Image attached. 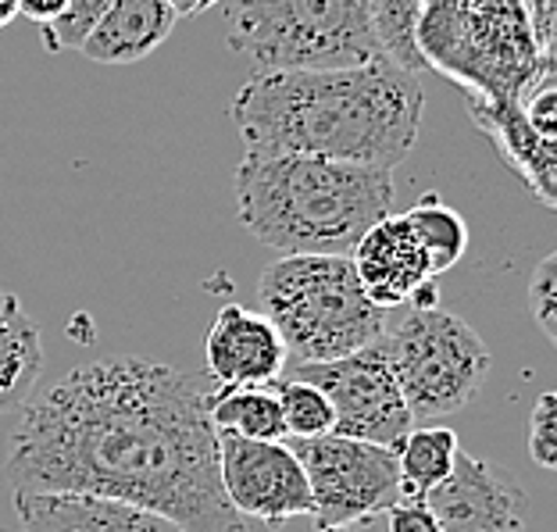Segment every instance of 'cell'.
Here are the masks:
<instances>
[{"label":"cell","mask_w":557,"mask_h":532,"mask_svg":"<svg viewBox=\"0 0 557 532\" xmlns=\"http://www.w3.org/2000/svg\"><path fill=\"white\" fill-rule=\"evenodd\" d=\"M18 18V0H0V29H8Z\"/></svg>","instance_id":"4dcf8cb0"},{"label":"cell","mask_w":557,"mask_h":532,"mask_svg":"<svg viewBox=\"0 0 557 532\" xmlns=\"http://www.w3.org/2000/svg\"><path fill=\"white\" fill-rule=\"evenodd\" d=\"M404 222L411 225L414 239L422 244L433 272L443 275L465 258L468 250V225L450 205H443L436 194H425L418 205L404 214Z\"/></svg>","instance_id":"ffe728a7"},{"label":"cell","mask_w":557,"mask_h":532,"mask_svg":"<svg viewBox=\"0 0 557 532\" xmlns=\"http://www.w3.org/2000/svg\"><path fill=\"white\" fill-rule=\"evenodd\" d=\"M8 479L18 490L97 493L189 532H247L219 475V429L197 375L139 354L75 364L22 404Z\"/></svg>","instance_id":"6da1fadb"},{"label":"cell","mask_w":557,"mask_h":532,"mask_svg":"<svg viewBox=\"0 0 557 532\" xmlns=\"http://www.w3.org/2000/svg\"><path fill=\"white\" fill-rule=\"evenodd\" d=\"M258 304L294 364L344 358L389 325V311L364 297L350 255H283L261 272Z\"/></svg>","instance_id":"5b68a950"},{"label":"cell","mask_w":557,"mask_h":532,"mask_svg":"<svg viewBox=\"0 0 557 532\" xmlns=\"http://www.w3.org/2000/svg\"><path fill=\"white\" fill-rule=\"evenodd\" d=\"M65 8H69V0H18V15L36 22L40 29H44V25H50V22H58Z\"/></svg>","instance_id":"83f0119b"},{"label":"cell","mask_w":557,"mask_h":532,"mask_svg":"<svg viewBox=\"0 0 557 532\" xmlns=\"http://www.w3.org/2000/svg\"><path fill=\"white\" fill-rule=\"evenodd\" d=\"M15 515L22 532H189L144 504L69 490H18Z\"/></svg>","instance_id":"5bb4252c"},{"label":"cell","mask_w":557,"mask_h":532,"mask_svg":"<svg viewBox=\"0 0 557 532\" xmlns=\"http://www.w3.org/2000/svg\"><path fill=\"white\" fill-rule=\"evenodd\" d=\"M386 347L414 422H436L468 408L493 369L483 336L440 304L404 308L400 319L386 325Z\"/></svg>","instance_id":"52a82bcc"},{"label":"cell","mask_w":557,"mask_h":532,"mask_svg":"<svg viewBox=\"0 0 557 532\" xmlns=\"http://www.w3.org/2000/svg\"><path fill=\"white\" fill-rule=\"evenodd\" d=\"M529 15H533L540 40L547 47L557 36V0H529Z\"/></svg>","instance_id":"f1b7e54d"},{"label":"cell","mask_w":557,"mask_h":532,"mask_svg":"<svg viewBox=\"0 0 557 532\" xmlns=\"http://www.w3.org/2000/svg\"><path fill=\"white\" fill-rule=\"evenodd\" d=\"M472 122L490 136L529 194L557 211V136H540L525 122L522 104L511 100H472Z\"/></svg>","instance_id":"9a60e30c"},{"label":"cell","mask_w":557,"mask_h":532,"mask_svg":"<svg viewBox=\"0 0 557 532\" xmlns=\"http://www.w3.org/2000/svg\"><path fill=\"white\" fill-rule=\"evenodd\" d=\"M236 219L283 255H350L379 219L394 214V169L311 154H244Z\"/></svg>","instance_id":"3957f363"},{"label":"cell","mask_w":557,"mask_h":532,"mask_svg":"<svg viewBox=\"0 0 557 532\" xmlns=\"http://www.w3.org/2000/svg\"><path fill=\"white\" fill-rule=\"evenodd\" d=\"M547 54H550V61H554V65H557V36H554V40L547 44Z\"/></svg>","instance_id":"1f68e13d"},{"label":"cell","mask_w":557,"mask_h":532,"mask_svg":"<svg viewBox=\"0 0 557 532\" xmlns=\"http://www.w3.org/2000/svg\"><path fill=\"white\" fill-rule=\"evenodd\" d=\"M529 304H533V319L543 329V336L557 347V250H550L533 269V279H529Z\"/></svg>","instance_id":"cb8c5ba5"},{"label":"cell","mask_w":557,"mask_h":532,"mask_svg":"<svg viewBox=\"0 0 557 532\" xmlns=\"http://www.w3.org/2000/svg\"><path fill=\"white\" fill-rule=\"evenodd\" d=\"M111 4H115V0H69V8L61 11V18L40 29L44 47L50 54H58V50H79L83 40L90 36V29Z\"/></svg>","instance_id":"603a6c76"},{"label":"cell","mask_w":557,"mask_h":532,"mask_svg":"<svg viewBox=\"0 0 557 532\" xmlns=\"http://www.w3.org/2000/svg\"><path fill=\"white\" fill-rule=\"evenodd\" d=\"M230 50L269 69H350L383 58L369 0H222Z\"/></svg>","instance_id":"8992f818"},{"label":"cell","mask_w":557,"mask_h":532,"mask_svg":"<svg viewBox=\"0 0 557 532\" xmlns=\"http://www.w3.org/2000/svg\"><path fill=\"white\" fill-rule=\"evenodd\" d=\"M219 475L236 515L264 525L311 518V483L286 440H247L219 433Z\"/></svg>","instance_id":"30bf717a"},{"label":"cell","mask_w":557,"mask_h":532,"mask_svg":"<svg viewBox=\"0 0 557 532\" xmlns=\"http://www.w3.org/2000/svg\"><path fill=\"white\" fill-rule=\"evenodd\" d=\"M164 4H169L180 18H189V15H197V11H200V0H164Z\"/></svg>","instance_id":"f546056e"},{"label":"cell","mask_w":557,"mask_h":532,"mask_svg":"<svg viewBox=\"0 0 557 532\" xmlns=\"http://www.w3.org/2000/svg\"><path fill=\"white\" fill-rule=\"evenodd\" d=\"M311 483L314 529H339L386 515L400 497L397 450L339 433L289 440Z\"/></svg>","instance_id":"ba28073f"},{"label":"cell","mask_w":557,"mask_h":532,"mask_svg":"<svg viewBox=\"0 0 557 532\" xmlns=\"http://www.w3.org/2000/svg\"><path fill=\"white\" fill-rule=\"evenodd\" d=\"M389 532H443L433 508H429L425 497H411V493H400L394 500V508L386 511Z\"/></svg>","instance_id":"484cf974"},{"label":"cell","mask_w":557,"mask_h":532,"mask_svg":"<svg viewBox=\"0 0 557 532\" xmlns=\"http://www.w3.org/2000/svg\"><path fill=\"white\" fill-rule=\"evenodd\" d=\"M294 375L319 386L336 411L339 436L369 440L379 447L397 450L400 440L411 433V408L404 400L400 379L394 369V354L386 347V333L375 344L344 354L333 361L294 364Z\"/></svg>","instance_id":"9c48e42d"},{"label":"cell","mask_w":557,"mask_h":532,"mask_svg":"<svg viewBox=\"0 0 557 532\" xmlns=\"http://www.w3.org/2000/svg\"><path fill=\"white\" fill-rule=\"evenodd\" d=\"M372 29L379 54L394 61L404 72H425V58L418 50V18H422V0H369Z\"/></svg>","instance_id":"44dd1931"},{"label":"cell","mask_w":557,"mask_h":532,"mask_svg":"<svg viewBox=\"0 0 557 532\" xmlns=\"http://www.w3.org/2000/svg\"><path fill=\"white\" fill-rule=\"evenodd\" d=\"M458 433L447 425H422L411 429L397 447L400 465V493L411 497H429L443 479L450 475L454 461H458Z\"/></svg>","instance_id":"d6986e66"},{"label":"cell","mask_w":557,"mask_h":532,"mask_svg":"<svg viewBox=\"0 0 557 532\" xmlns=\"http://www.w3.org/2000/svg\"><path fill=\"white\" fill-rule=\"evenodd\" d=\"M443 532H529V497L508 468L458 450L450 475L429 493Z\"/></svg>","instance_id":"8fae6325"},{"label":"cell","mask_w":557,"mask_h":532,"mask_svg":"<svg viewBox=\"0 0 557 532\" xmlns=\"http://www.w3.org/2000/svg\"><path fill=\"white\" fill-rule=\"evenodd\" d=\"M44 375L40 325L11 289H0V415L22 408Z\"/></svg>","instance_id":"e0dca14e"},{"label":"cell","mask_w":557,"mask_h":532,"mask_svg":"<svg viewBox=\"0 0 557 532\" xmlns=\"http://www.w3.org/2000/svg\"><path fill=\"white\" fill-rule=\"evenodd\" d=\"M208 415L219 433H233L247 440H286V418L275 394V383L211 389Z\"/></svg>","instance_id":"ac0fdd59"},{"label":"cell","mask_w":557,"mask_h":532,"mask_svg":"<svg viewBox=\"0 0 557 532\" xmlns=\"http://www.w3.org/2000/svg\"><path fill=\"white\" fill-rule=\"evenodd\" d=\"M354 272L375 308H436L440 286L404 214H386L350 250Z\"/></svg>","instance_id":"7c38bea8"},{"label":"cell","mask_w":557,"mask_h":532,"mask_svg":"<svg viewBox=\"0 0 557 532\" xmlns=\"http://www.w3.org/2000/svg\"><path fill=\"white\" fill-rule=\"evenodd\" d=\"M214 4H222V0H200V11H208V8H214Z\"/></svg>","instance_id":"836d02e7"},{"label":"cell","mask_w":557,"mask_h":532,"mask_svg":"<svg viewBox=\"0 0 557 532\" xmlns=\"http://www.w3.org/2000/svg\"><path fill=\"white\" fill-rule=\"evenodd\" d=\"M414 72L375 58L350 69H269L239 86L230 119L250 154H311L397 169L422 129Z\"/></svg>","instance_id":"7a4b0ae2"},{"label":"cell","mask_w":557,"mask_h":532,"mask_svg":"<svg viewBox=\"0 0 557 532\" xmlns=\"http://www.w3.org/2000/svg\"><path fill=\"white\" fill-rule=\"evenodd\" d=\"M205 361L219 386H264L283 375L289 354L269 314L225 304L205 336Z\"/></svg>","instance_id":"4fadbf2b"},{"label":"cell","mask_w":557,"mask_h":532,"mask_svg":"<svg viewBox=\"0 0 557 532\" xmlns=\"http://www.w3.org/2000/svg\"><path fill=\"white\" fill-rule=\"evenodd\" d=\"M180 15L164 0H115L83 40V58L97 65H136L169 40Z\"/></svg>","instance_id":"2e32d148"},{"label":"cell","mask_w":557,"mask_h":532,"mask_svg":"<svg viewBox=\"0 0 557 532\" xmlns=\"http://www.w3.org/2000/svg\"><path fill=\"white\" fill-rule=\"evenodd\" d=\"M275 394L283 404V418H286V436L289 440H311V436H325L336 429V411L329 397L319 386L304 383V379L289 375V379H275Z\"/></svg>","instance_id":"7402d4cb"},{"label":"cell","mask_w":557,"mask_h":532,"mask_svg":"<svg viewBox=\"0 0 557 532\" xmlns=\"http://www.w3.org/2000/svg\"><path fill=\"white\" fill-rule=\"evenodd\" d=\"M525 122L533 125L540 136H557V86H536L525 97Z\"/></svg>","instance_id":"4316f807"},{"label":"cell","mask_w":557,"mask_h":532,"mask_svg":"<svg viewBox=\"0 0 557 532\" xmlns=\"http://www.w3.org/2000/svg\"><path fill=\"white\" fill-rule=\"evenodd\" d=\"M529 458L547 472H557V389L543 394L529 418Z\"/></svg>","instance_id":"d4e9b609"},{"label":"cell","mask_w":557,"mask_h":532,"mask_svg":"<svg viewBox=\"0 0 557 532\" xmlns=\"http://www.w3.org/2000/svg\"><path fill=\"white\" fill-rule=\"evenodd\" d=\"M418 50L472 100L525 104L554 69L529 0H422Z\"/></svg>","instance_id":"277c9868"},{"label":"cell","mask_w":557,"mask_h":532,"mask_svg":"<svg viewBox=\"0 0 557 532\" xmlns=\"http://www.w3.org/2000/svg\"><path fill=\"white\" fill-rule=\"evenodd\" d=\"M319 532H358L354 525H339V529H319Z\"/></svg>","instance_id":"d6a6232c"}]
</instances>
